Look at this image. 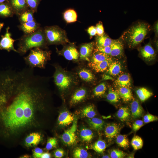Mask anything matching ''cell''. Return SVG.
<instances>
[{
	"instance_id": "obj_1",
	"label": "cell",
	"mask_w": 158,
	"mask_h": 158,
	"mask_svg": "<svg viewBox=\"0 0 158 158\" xmlns=\"http://www.w3.org/2000/svg\"><path fill=\"white\" fill-rule=\"evenodd\" d=\"M19 40L17 50L21 54L35 48L44 47L47 43L44 29L40 27L32 33L24 34Z\"/></svg>"
},
{
	"instance_id": "obj_2",
	"label": "cell",
	"mask_w": 158,
	"mask_h": 158,
	"mask_svg": "<svg viewBox=\"0 0 158 158\" xmlns=\"http://www.w3.org/2000/svg\"><path fill=\"white\" fill-rule=\"evenodd\" d=\"M150 30V25L148 24L140 22L130 28L121 37L130 48H133L143 41Z\"/></svg>"
},
{
	"instance_id": "obj_3",
	"label": "cell",
	"mask_w": 158,
	"mask_h": 158,
	"mask_svg": "<svg viewBox=\"0 0 158 158\" xmlns=\"http://www.w3.org/2000/svg\"><path fill=\"white\" fill-rule=\"evenodd\" d=\"M51 54L50 51L36 47L30 49L29 54L24 57V59L26 64L30 67L44 68L47 61L50 59Z\"/></svg>"
},
{
	"instance_id": "obj_4",
	"label": "cell",
	"mask_w": 158,
	"mask_h": 158,
	"mask_svg": "<svg viewBox=\"0 0 158 158\" xmlns=\"http://www.w3.org/2000/svg\"><path fill=\"white\" fill-rule=\"evenodd\" d=\"M44 31L47 43L58 44L69 42L65 31L57 26L45 27Z\"/></svg>"
},
{
	"instance_id": "obj_5",
	"label": "cell",
	"mask_w": 158,
	"mask_h": 158,
	"mask_svg": "<svg viewBox=\"0 0 158 158\" xmlns=\"http://www.w3.org/2000/svg\"><path fill=\"white\" fill-rule=\"evenodd\" d=\"M54 77L55 84L61 90L68 89L72 84L73 81L71 76L58 68L56 70Z\"/></svg>"
},
{
	"instance_id": "obj_6",
	"label": "cell",
	"mask_w": 158,
	"mask_h": 158,
	"mask_svg": "<svg viewBox=\"0 0 158 158\" xmlns=\"http://www.w3.org/2000/svg\"><path fill=\"white\" fill-rule=\"evenodd\" d=\"M77 127V120L74 118L71 127L65 131L61 136V139L65 144L72 146L76 143L77 139L76 135Z\"/></svg>"
},
{
	"instance_id": "obj_7",
	"label": "cell",
	"mask_w": 158,
	"mask_h": 158,
	"mask_svg": "<svg viewBox=\"0 0 158 158\" xmlns=\"http://www.w3.org/2000/svg\"><path fill=\"white\" fill-rule=\"evenodd\" d=\"M9 27H8L6 28V32L4 35L1 36L0 40V49H4L10 52L13 51L18 53L17 50L14 47V42L15 40L11 37V34L9 32Z\"/></svg>"
},
{
	"instance_id": "obj_8",
	"label": "cell",
	"mask_w": 158,
	"mask_h": 158,
	"mask_svg": "<svg viewBox=\"0 0 158 158\" xmlns=\"http://www.w3.org/2000/svg\"><path fill=\"white\" fill-rule=\"evenodd\" d=\"M7 1L12 7L15 14L18 16L29 9L25 0H7Z\"/></svg>"
},
{
	"instance_id": "obj_9",
	"label": "cell",
	"mask_w": 158,
	"mask_h": 158,
	"mask_svg": "<svg viewBox=\"0 0 158 158\" xmlns=\"http://www.w3.org/2000/svg\"><path fill=\"white\" fill-rule=\"evenodd\" d=\"M94 43L90 42L82 45L80 49L79 56L80 59L88 61L93 51Z\"/></svg>"
},
{
	"instance_id": "obj_10",
	"label": "cell",
	"mask_w": 158,
	"mask_h": 158,
	"mask_svg": "<svg viewBox=\"0 0 158 158\" xmlns=\"http://www.w3.org/2000/svg\"><path fill=\"white\" fill-rule=\"evenodd\" d=\"M142 57L147 61H151L155 58L156 54L150 44L149 43L141 48L139 50Z\"/></svg>"
},
{
	"instance_id": "obj_11",
	"label": "cell",
	"mask_w": 158,
	"mask_h": 158,
	"mask_svg": "<svg viewBox=\"0 0 158 158\" xmlns=\"http://www.w3.org/2000/svg\"><path fill=\"white\" fill-rule=\"evenodd\" d=\"M40 25L34 20L30 22L21 23L18 27L25 35H28L36 31L40 28Z\"/></svg>"
},
{
	"instance_id": "obj_12",
	"label": "cell",
	"mask_w": 158,
	"mask_h": 158,
	"mask_svg": "<svg viewBox=\"0 0 158 158\" xmlns=\"http://www.w3.org/2000/svg\"><path fill=\"white\" fill-rule=\"evenodd\" d=\"M120 128L116 123L108 124L106 127L104 132L106 137L111 141L116 138L120 132Z\"/></svg>"
},
{
	"instance_id": "obj_13",
	"label": "cell",
	"mask_w": 158,
	"mask_h": 158,
	"mask_svg": "<svg viewBox=\"0 0 158 158\" xmlns=\"http://www.w3.org/2000/svg\"><path fill=\"white\" fill-rule=\"evenodd\" d=\"M116 87L130 88L131 85V78L128 73H124L119 75L114 82Z\"/></svg>"
},
{
	"instance_id": "obj_14",
	"label": "cell",
	"mask_w": 158,
	"mask_h": 158,
	"mask_svg": "<svg viewBox=\"0 0 158 158\" xmlns=\"http://www.w3.org/2000/svg\"><path fill=\"white\" fill-rule=\"evenodd\" d=\"M111 51L109 56L118 57L121 56L123 53V45L122 42L119 39L114 40L111 45Z\"/></svg>"
},
{
	"instance_id": "obj_15",
	"label": "cell",
	"mask_w": 158,
	"mask_h": 158,
	"mask_svg": "<svg viewBox=\"0 0 158 158\" xmlns=\"http://www.w3.org/2000/svg\"><path fill=\"white\" fill-rule=\"evenodd\" d=\"M63 55L68 60H77L79 56V53L76 48L73 46H69L66 47L63 51Z\"/></svg>"
},
{
	"instance_id": "obj_16",
	"label": "cell",
	"mask_w": 158,
	"mask_h": 158,
	"mask_svg": "<svg viewBox=\"0 0 158 158\" xmlns=\"http://www.w3.org/2000/svg\"><path fill=\"white\" fill-rule=\"evenodd\" d=\"M74 119V116L67 111L61 112L59 116V124L62 126H65L69 125L73 121Z\"/></svg>"
},
{
	"instance_id": "obj_17",
	"label": "cell",
	"mask_w": 158,
	"mask_h": 158,
	"mask_svg": "<svg viewBox=\"0 0 158 158\" xmlns=\"http://www.w3.org/2000/svg\"><path fill=\"white\" fill-rule=\"evenodd\" d=\"M15 13L13 8L7 1L0 4V17H11Z\"/></svg>"
},
{
	"instance_id": "obj_18",
	"label": "cell",
	"mask_w": 158,
	"mask_h": 158,
	"mask_svg": "<svg viewBox=\"0 0 158 158\" xmlns=\"http://www.w3.org/2000/svg\"><path fill=\"white\" fill-rule=\"evenodd\" d=\"M113 61L112 58H110L94 64H89V66L96 72H104L107 69L109 65Z\"/></svg>"
},
{
	"instance_id": "obj_19",
	"label": "cell",
	"mask_w": 158,
	"mask_h": 158,
	"mask_svg": "<svg viewBox=\"0 0 158 158\" xmlns=\"http://www.w3.org/2000/svg\"><path fill=\"white\" fill-rule=\"evenodd\" d=\"M41 139V136L39 133H32L26 138L25 140V145L28 147L37 145L39 143Z\"/></svg>"
},
{
	"instance_id": "obj_20",
	"label": "cell",
	"mask_w": 158,
	"mask_h": 158,
	"mask_svg": "<svg viewBox=\"0 0 158 158\" xmlns=\"http://www.w3.org/2000/svg\"><path fill=\"white\" fill-rule=\"evenodd\" d=\"M122 70V65L120 62L113 61L107 70V73L111 75L115 76L119 74Z\"/></svg>"
},
{
	"instance_id": "obj_21",
	"label": "cell",
	"mask_w": 158,
	"mask_h": 158,
	"mask_svg": "<svg viewBox=\"0 0 158 158\" xmlns=\"http://www.w3.org/2000/svg\"><path fill=\"white\" fill-rule=\"evenodd\" d=\"M131 115L134 118H137L141 117L143 113V109L137 100H133L131 104Z\"/></svg>"
},
{
	"instance_id": "obj_22",
	"label": "cell",
	"mask_w": 158,
	"mask_h": 158,
	"mask_svg": "<svg viewBox=\"0 0 158 158\" xmlns=\"http://www.w3.org/2000/svg\"><path fill=\"white\" fill-rule=\"evenodd\" d=\"M111 58L110 56L99 51L97 49L93 53L90 64H94Z\"/></svg>"
},
{
	"instance_id": "obj_23",
	"label": "cell",
	"mask_w": 158,
	"mask_h": 158,
	"mask_svg": "<svg viewBox=\"0 0 158 158\" xmlns=\"http://www.w3.org/2000/svg\"><path fill=\"white\" fill-rule=\"evenodd\" d=\"M119 96L125 102L130 101L133 98L131 90L127 87H119L117 90Z\"/></svg>"
},
{
	"instance_id": "obj_24",
	"label": "cell",
	"mask_w": 158,
	"mask_h": 158,
	"mask_svg": "<svg viewBox=\"0 0 158 158\" xmlns=\"http://www.w3.org/2000/svg\"><path fill=\"white\" fill-rule=\"evenodd\" d=\"M87 92L86 90L81 88L76 90L72 95L70 103L75 104L83 100L85 97Z\"/></svg>"
},
{
	"instance_id": "obj_25",
	"label": "cell",
	"mask_w": 158,
	"mask_h": 158,
	"mask_svg": "<svg viewBox=\"0 0 158 158\" xmlns=\"http://www.w3.org/2000/svg\"><path fill=\"white\" fill-rule=\"evenodd\" d=\"M114 40L111 39L107 34L104 33L100 36H97L96 38L97 46L106 47L111 45Z\"/></svg>"
},
{
	"instance_id": "obj_26",
	"label": "cell",
	"mask_w": 158,
	"mask_h": 158,
	"mask_svg": "<svg viewBox=\"0 0 158 158\" xmlns=\"http://www.w3.org/2000/svg\"><path fill=\"white\" fill-rule=\"evenodd\" d=\"M34 13L32 11L29 9L18 16V19L20 23L34 20L33 16Z\"/></svg>"
},
{
	"instance_id": "obj_27",
	"label": "cell",
	"mask_w": 158,
	"mask_h": 158,
	"mask_svg": "<svg viewBox=\"0 0 158 158\" xmlns=\"http://www.w3.org/2000/svg\"><path fill=\"white\" fill-rule=\"evenodd\" d=\"M78 75L82 79L86 82L92 81L95 79V76L92 73L86 69L83 68L80 70Z\"/></svg>"
},
{
	"instance_id": "obj_28",
	"label": "cell",
	"mask_w": 158,
	"mask_h": 158,
	"mask_svg": "<svg viewBox=\"0 0 158 158\" xmlns=\"http://www.w3.org/2000/svg\"><path fill=\"white\" fill-rule=\"evenodd\" d=\"M136 92L140 99L142 102L145 101L153 95V93L152 92L144 87L138 89Z\"/></svg>"
},
{
	"instance_id": "obj_29",
	"label": "cell",
	"mask_w": 158,
	"mask_h": 158,
	"mask_svg": "<svg viewBox=\"0 0 158 158\" xmlns=\"http://www.w3.org/2000/svg\"><path fill=\"white\" fill-rule=\"evenodd\" d=\"M89 119V124L92 129L97 130H101L103 129L104 122L102 119L95 117Z\"/></svg>"
},
{
	"instance_id": "obj_30",
	"label": "cell",
	"mask_w": 158,
	"mask_h": 158,
	"mask_svg": "<svg viewBox=\"0 0 158 158\" xmlns=\"http://www.w3.org/2000/svg\"><path fill=\"white\" fill-rule=\"evenodd\" d=\"M63 17L68 23L76 22L77 20V16L76 11L73 9H68L63 14Z\"/></svg>"
},
{
	"instance_id": "obj_31",
	"label": "cell",
	"mask_w": 158,
	"mask_h": 158,
	"mask_svg": "<svg viewBox=\"0 0 158 158\" xmlns=\"http://www.w3.org/2000/svg\"><path fill=\"white\" fill-rule=\"evenodd\" d=\"M130 113L129 109L127 107H121L117 113L118 117L122 121L128 120L129 118Z\"/></svg>"
},
{
	"instance_id": "obj_32",
	"label": "cell",
	"mask_w": 158,
	"mask_h": 158,
	"mask_svg": "<svg viewBox=\"0 0 158 158\" xmlns=\"http://www.w3.org/2000/svg\"><path fill=\"white\" fill-rule=\"evenodd\" d=\"M106 98L108 101L112 103L117 102L120 99V96L117 91L112 88H109Z\"/></svg>"
},
{
	"instance_id": "obj_33",
	"label": "cell",
	"mask_w": 158,
	"mask_h": 158,
	"mask_svg": "<svg viewBox=\"0 0 158 158\" xmlns=\"http://www.w3.org/2000/svg\"><path fill=\"white\" fill-rule=\"evenodd\" d=\"M106 148L105 142L101 140H99L96 142L91 146L90 148L99 153H103Z\"/></svg>"
},
{
	"instance_id": "obj_34",
	"label": "cell",
	"mask_w": 158,
	"mask_h": 158,
	"mask_svg": "<svg viewBox=\"0 0 158 158\" xmlns=\"http://www.w3.org/2000/svg\"><path fill=\"white\" fill-rule=\"evenodd\" d=\"M80 135L82 140L87 142H90L93 138V134L92 131L87 128H84L82 129Z\"/></svg>"
},
{
	"instance_id": "obj_35",
	"label": "cell",
	"mask_w": 158,
	"mask_h": 158,
	"mask_svg": "<svg viewBox=\"0 0 158 158\" xmlns=\"http://www.w3.org/2000/svg\"><path fill=\"white\" fill-rule=\"evenodd\" d=\"M82 114L84 117L91 118L95 116L96 113L94 107L92 105H90L83 109Z\"/></svg>"
},
{
	"instance_id": "obj_36",
	"label": "cell",
	"mask_w": 158,
	"mask_h": 158,
	"mask_svg": "<svg viewBox=\"0 0 158 158\" xmlns=\"http://www.w3.org/2000/svg\"><path fill=\"white\" fill-rule=\"evenodd\" d=\"M117 144L120 147L125 149L128 147L129 142L127 136L125 135H118L116 137Z\"/></svg>"
},
{
	"instance_id": "obj_37",
	"label": "cell",
	"mask_w": 158,
	"mask_h": 158,
	"mask_svg": "<svg viewBox=\"0 0 158 158\" xmlns=\"http://www.w3.org/2000/svg\"><path fill=\"white\" fill-rule=\"evenodd\" d=\"M107 89L106 83L102 82L95 88L93 90L94 95L97 97L102 96L105 94Z\"/></svg>"
},
{
	"instance_id": "obj_38",
	"label": "cell",
	"mask_w": 158,
	"mask_h": 158,
	"mask_svg": "<svg viewBox=\"0 0 158 158\" xmlns=\"http://www.w3.org/2000/svg\"><path fill=\"white\" fill-rule=\"evenodd\" d=\"M143 144V141L142 138L138 135L134 136L132 139L131 145L135 150L142 148Z\"/></svg>"
},
{
	"instance_id": "obj_39",
	"label": "cell",
	"mask_w": 158,
	"mask_h": 158,
	"mask_svg": "<svg viewBox=\"0 0 158 158\" xmlns=\"http://www.w3.org/2000/svg\"><path fill=\"white\" fill-rule=\"evenodd\" d=\"M73 156L75 158H87L88 157L89 154L84 149L77 148L73 151Z\"/></svg>"
},
{
	"instance_id": "obj_40",
	"label": "cell",
	"mask_w": 158,
	"mask_h": 158,
	"mask_svg": "<svg viewBox=\"0 0 158 158\" xmlns=\"http://www.w3.org/2000/svg\"><path fill=\"white\" fill-rule=\"evenodd\" d=\"M41 0H25L30 9L34 13L37 12L38 6Z\"/></svg>"
},
{
	"instance_id": "obj_41",
	"label": "cell",
	"mask_w": 158,
	"mask_h": 158,
	"mask_svg": "<svg viewBox=\"0 0 158 158\" xmlns=\"http://www.w3.org/2000/svg\"><path fill=\"white\" fill-rule=\"evenodd\" d=\"M57 144V141L56 138H50L47 140L46 146V149L47 150H51L55 147Z\"/></svg>"
},
{
	"instance_id": "obj_42",
	"label": "cell",
	"mask_w": 158,
	"mask_h": 158,
	"mask_svg": "<svg viewBox=\"0 0 158 158\" xmlns=\"http://www.w3.org/2000/svg\"><path fill=\"white\" fill-rule=\"evenodd\" d=\"M126 155V154L122 151L114 150L111 152L110 157L112 158H123L125 157Z\"/></svg>"
},
{
	"instance_id": "obj_43",
	"label": "cell",
	"mask_w": 158,
	"mask_h": 158,
	"mask_svg": "<svg viewBox=\"0 0 158 158\" xmlns=\"http://www.w3.org/2000/svg\"><path fill=\"white\" fill-rule=\"evenodd\" d=\"M143 121L145 123H149L157 121L158 118L157 117L150 114H148L143 117Z\"/></svg>"
},
{
	"instance_id": "obj_44",
	"label": "cell",
	"mask_w": 158,
	"mask_h": 158,
	"mask_svg": "<svg viewBox=\"0 0 158 158\" xmlns=\"http://www.w3.org/2000/svg\"><path fill=\"white\" fill-rule=\"evenodd\" d=\"M97 49L100 52L109 56L111 51V46L100 47L97 46Z\"/></svg>"
},
{
	"instance_id": "obj_45",
	"label": "cell",
	"mask_w": 158,
	"mask_h": 158,
	"mask_svg": "<svg viewBox=\"0 0 158 158\" xmlns=\"http://www.w3.org/2000/svg\"><path fill=\"white\" fill-rule=\"evenodd\" d=\"M95 27L97 36H100L104 33V28L102 22H99L97 23Z\"/></svg>"
},
{
	"instance_id": "obj_46",
	"label": "cell",
	"mask_w": 158,
	"mask_h": 158,
	"mask_svg": "<svg viewBox=\"0 0 158 158\" xmlns=\"http://www.w3.org/2000/svg\"><path fill=\"white\" fill-rule=\"evenodd\" d=\"M143 125V122L141 120H136L133 125V129L134 131H136L139 130Z\"/></svg>"
},
{
	"instance_id": "obj_47",
	"label": "cell",
	"mask_w": 158,
	"mask_h": 158,
	"mask_svg": "<svg viewBox=\"0 0 158 158\" xmlns=\"http://www.w3.org/2000/svg\"><path fill=\"white\" fill-rule=\"evenodd\" d=\"M43 150L39 147L35 148L33 150V156L34 158H41L42 154L43 153Z\"/></svg>"
},
{
	"instance_id": "obj_48",
	"label": "cell",
	"mask_w": 158,
	"mask_h": 158,
	"mask_svg": "<svg viewBox=\"0 0 158 158\" xmlns=\"http://www.w3.org/2000/svg\"><path fill=\"white\" fill-rule=\"evenodd\" d=\"M64 155V150L61 148L58 149L54 152V155L55 157L60 158L62 157Z\"/></svg>"
},
{
	"instance_id": "obj_49",
	"label": "cell",
	"mask_w": 158,
	"mask_h": 158,
	"mask_svg": "<svg viewBox=\"0 0 158 158\" xmlns=\"http://www.w3.org/2000/svg\"><path fill=\"white\" fill-rule=\"evenodd\" d=\"M87 31L90 37H92L97 34L96 27L94 26L89 27L87 30Z\"/></svg>"
},
{
	"instance_id": "obj_50",
	"label": "cell",
	"mask_w": 158,
	"mask_h": 158,
	"mask_svg": "<svg viewBox=\"0 0 158 158\" xmlns=\"http://www.w3.org/2000/svg\"><path fill=\"white\" fill-rule=\"evenodd\" d=\"M51 157V154L48 152L43 153L41 155V158H49Z\"/></svg>"
},
{
	"instance_id": "obj_51",
	"label": "cell",
	"mask_w": 158,
	"mask_h": 158,
	"mask_svg": "<svg viewBox=\"0 0 158 158\" xmlns=\"http://www.w3.org/2000/svg\"><path fill=\"white\" fill-rule=\"evenodd\" d=\"M154 32L156 35L157 36L158 35V22L156 23L154 26Z\"/></svg>"
},
{
	"instance_id": "obj_52",
	"label": "cell",
	"mask_w": 158,
	"mask_h": 158,
	"mask_svg": "<svg viewBox=\"0 0 158 158\" xmlns=\"http://www.w3.org/2000/svg\"><path fill=\"white\" fill-rule=\"evenodd\" d=\"M103 79L104 80H106L111 79L112 78L111 77H110V76L108 75H105L103 77Z\"/></svg>"
},
{
	"instance_id": "obj_53",
	"label": "cell",
	"mask_w": 158,
	"mask_h": 158,
	"mask_svg": "<svg viewBox=\"0 0 158 158\" xmlns=\"http://www.w3.org/2000/svg\"><path fill=\"white\" fill-rule=\"evenodd\" d=\"M4 25V23H0V32L2 28Z\"/></svg>"
},
{
	"instance_id": "obj_54",
	"label": "cell",
	"mask_w": 158,
	"mask_h": 158,
	"mask_svg": "<svg viewBox=\"0 0 158 158\" xmlns=\"http://www.w3.org/2000/svg\"><path fill=\"white\" fill-rule=\"evenodd\" d=\"M7 0H0V4L7 1Z\"/></svg>"
},
{
	"instance_id": "obj_55",
	"label": "cell",
	"mask_w": 158,
	"mask_h": 158,
	"mask_svg": "<svg viewBox=\"0 0 158 158\" xmlns=\"http://www.w3.org/2000/svg\"><path fill=\"white\" fill-rule=\"evenodd\" d=\"M102 158H110V157L108 155H104L102 157Z\"/></svg>"
}]
</instances>
